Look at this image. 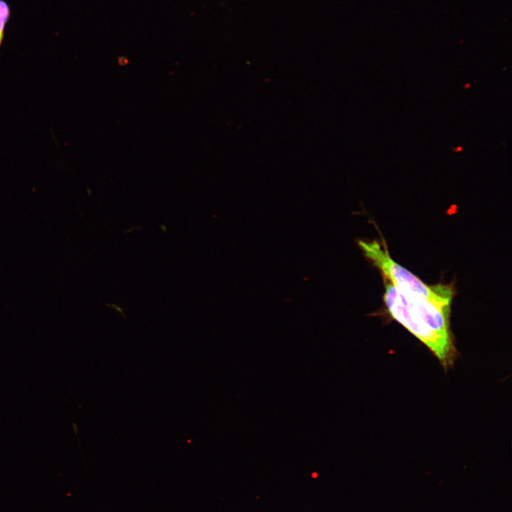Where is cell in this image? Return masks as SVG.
Segmentation results:
<instances>
[{
	"label": "cell",
	"instance_id": "1",
	"mask_svg": "<svg viewBox=\"0 0 512 512\" xmlns=\"http://www.w3.org/2000/svg\"><path fill=\"white\" fill-rule=\"evenodd\" d=\"M384 302L390 314L423 342L444 365L452 355L449 307L408 294L387 282Z\"/></svg>",
	"mask_w": 512,
	"mask_h": 512
},
{
	"label": "cell",
	"instance_id": "2",
	"mask_svg": "<svg viewBox=\"0 0 512 512\" xmlns=\"http://www.w3.org/2000/svg\"><path fill=\"white\" fill-rule=\"evenodd\" d=\"M364 256L382 273L385 280L400 291L427 299L443 307H449L454 294L447 284L428 285L404 267L395 262L385 242L359 240Z\"/></svg>",
	"mask_w": 512,
	"mask_h": 512
},
{
	"label": "cell",
	"instance_id": "3",
	"mask_svg": "<svg viewBox=\"0 0 512 512\" xmlns=\"http://www.w3.org/2000/svg\"><path fill=\"white\" fill-rule=\"evenodd\" d=\"M11 16V9L6 0H0V47L2 43L5 28Z\"/></svg>",
	"mask_w": 512,
	"mask_h": 512
}]
</instances>
